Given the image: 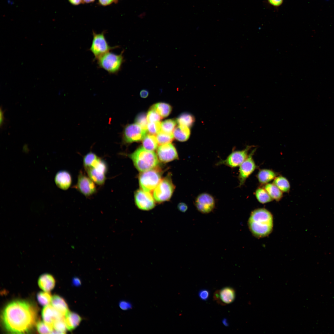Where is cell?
<instances>
[{
    "label": "cell",
    "mask_w": 334,
    "mask_h": 334,
    "mask_svg": "<svg viewBox=\"0 0 334 334\" xmlns=\"http://www.w3.org/2000/svg\"><path fill=\"white\" fill-rule=\"evenodd\" d=\"M37 318L36 307L32 303L22 300L8 303L2 310L1 315L3 327L11 333L29 332L35 326Z\"/></svg>",
    "instance_id": "cell-1"
},
{
    "label": "cell",
    "mask_w": 334,
    "mask_h": 334,
    "mask_svg": "<svg viewBox=\"0 0 334 334\" xmlns=\"http://www.w3.org/2000/svg\"><path fill=\"white\" fill-rule=\"evenodd\" d=\"M222 322L223 324L225 326L227 327L229 325V324L227 322V320L225 318L223 319L222 321Z\"/></svg>",
    "instance_id": "cell-49"
},
{
    "label": "cell",
    "mask_w": 334,
    "mask_h": 334,
    "mask_svg": "<svg viewBox=\"0 0 334 334\" xmlns=\"http://www.w3.org/2000/svg\"><path fill=\"white\" fill-rule=\"evenodd\" d=\"M42 316L45 322L53 326L55 321L65 317L59 313L52 305L49 304L43 309Z\"/></svg>",
    "instance_id": "cell-17"
},
{
    "label": "cell",
    "mask_w": 334,
    "mask_h": 334,
    "mask_svg": "<svg viewBox=\"0 0 334 334\" xmlns=\"http://www.w3.org/2000/svg\"><path fill=\"white\" fill-rule=\"evenodd\" d=\"M88 176L96 184L102 185L106 179L108 170L107 164L103 161L96 163L93 167L86 169Z\"/></svg>",
    "instance_id": "cell-12"
},
{
    "label": "cell",
    "mask_w": 334,
    "mask_h": 334,
    "mask_svg": "<svg viewBox=\"0 0 334 334\" xmlns=\"http://www.w3.org/2000/svg\"><path fill=\"white\" fill-rule=\"evenodd\" d=\"M99 157L94 153L90 151L84 157L83 164L86 169L92 167Z\"/></svg>",
    "instance_id": "cell-30"
},
{
    "label": "cell",
    "mask_w": 334,
    "mask_h": 334,
    "mask_svg": "<svg viewBox=\"0 0 334 334\" xmlns=\"http://www.w3.org/2000/svg\"><path fill=\"white\" fill-rule=\"evenodd\" d=\"M268 3L272 6L278 7L283 3L284 0H267Z\"/></svg>",
    "instance_id": "cell-41"
},
{
    "label": "cell",
    "mask_w": 334,
    "mask_h": 334,
    "mask_svg": "<svg viewBox=\"0 0 334 334\" xmlns=\"http://www.w3.org/2000/svg\"><path fill=\"white\" fill-rule=\"evenodd\" d=\"M273 183L282 192L288 193L290 191V185L288 180L282 176H277Z\"/></svg>",
    "instance_id": "cell-27"
},
{
    "label": "cell",
    "mask_w": 334,
    "mask_h": 334,
    "mask_svg": "<svg viewBox=\"0 0 334 334\" xmlns=\"http://www.w3.org/2000/svg\"><path fill=\"white\" fill-rule=\"evenodd\" d=\"M118 1L117 0H98V3L101 6H106L113 3H116Z\"/></svg>",
    "instance_id": "cell-42"
},
{
    "label": "cell",
    "mask_w": 334,
    "mask_h": 334,
    "mask_svg": "<svg viewBox=\"0 0 334 334\" xmlns=\"http://www.w3.org/2000/svg\"><path fill=\"white\" fill-rule=\"evenodd\" d=\"M157 156L153 151L140 147L128 156L135 168L141 172L154 169L159 163Z\"/></svg>",
    "instance_id": "cell-3"
},
{
    "label": "cell",
    "mask_w": 334,
    "mask_h": 334,
    "mask_svg": "<svg viewBox=\"0 0 334 334\" xmlns=\"http://www.w3.org/2000/svg\"><path fill=\"white\" fill-rule=\"evenodd\" d=\"M52 305L61 315L65 316L69 311L67 304L64 299L58 295H54L52 298Z\"/></svg>",
    "instance_id": "cell-21"
},
{
    "label": "cell",
    "mask_w": 334,
    "mask_h": 334,
    "mask_svg": "<svg viewBox=\"0 0 334 334\" xmlns=\"http://www.w3.org/2000/svg\"><path fill=\"white\" fill-rule=\"evenodd\" d=\"M256 150V148H254L239 166L238 176L239 187H241L244 184L246 179L257 167L253 158V156Z\"/></svg>",
    "instance_id": "cell-10"
},
{
    "label": "cell",
    "mask_w": 334,
    "mask_h": 334,
    "mask_svg": "<svg viewBox=\"0 0 334 334\" xmlns=\"http://www.w3.org/2000/svg\"><path fill=\"white\" fill-rule=\"evenodd\" d=\"M177 124L186 126L190 128L195 122V118L191 114L184 113L180 114L176 119Z\"/></svg>",
    "instance_id": "cell-29"
},
{
    "label": "cell",
    "mask_w": 334,
    "mask_h": 334,
    "mask_svg": "<svg viewBox=\"0 0 334 334\" xmlns=\"http://www.w3.org/2000/svg\"></svg>",
    "instance_id": "cell-50"
},
{
    "label": "cell",
    "mask_w": 334,
    "mask_h": 334,
    "mask_svg": "<svg viewBox=\"0 0 334 334\" xmlns=\"http://www.w3.org/2000/svg\"><path fill=\"white\" fill-rule=\"evenodd\" d=\"M119 306L123 310H127L132 308V306L131 303L125 301H122L119 303Z\"/></svg>",
    "instance_id": "cell-40"
},
{
    "label": "cell",
    "mask_w": 334,
    "mask_h": 334,
    "mask_svg": "<svg viewBox=\"0 0 334 334\" xmlns=\"http://www.w3.org/2000/svg\"><path fill=\"white\" fill-rule=\"evenodd\" d=\"M139 94L141 97L144 98L148 97L149 92L146 89H143L140 91Z\"/></svg>",
    "instance_id": "cell-46"
},
{
    "label": "cell",
    "mask_w": 334,
    "mask_h": 334,
    "mask_svg": "<svg viewBox=\"0 0 334 334\" xmlns=\"http://www.w3.org/2000/svg\"><path fill=\"white\" fill-rule=\"evenodd\" d=\"M198 295L201 299L203 301H206L209 297V292L207 289H202L199 291Z\"/></svg>",
    "instance_id": "cell-39"
},
{
    "label": "cell",
    "mask_w": 334,
    "mask_h": 334,
    "mask_svg": "<svg viewBox=\"0 0 334 334\" xmlns=\"http://www.w3.org/2000/svg\"><path fill=\"white\" fill-rule=\"evenodd\" d=\"M105 31L100 33L92 31L93 38L89 50L94 56V60H97L105 54L110 50L117 48L118 46H110L105 36Z\"/></svg>",
    "instance_id": "cell-5"
},
{
    "label": "cell",
    "mask_w": 334,
    "mask_h": 334,
    "mask_svg": "<svg viewBox=\"0 0 334 334\" xmlns=\"http://www.w3.org/2000/svg\"><path fill=\"white\" fill-rule=\"evenodd\" d=\"M49 292H40L37 294V299L39 303L42 306L49 305L51 302V296Z\"/></svg>",
    "instance_id": "cell-34"
},
{
    "label": "cell",
    "mask_w": 334,
    "mask_h": 334,
    "mask_svg": "<svg viewBox=\"0 0 334 334\" xmlns=\"http://www.w3.org/2000/svg\"><path fill=\"white\" fill-rule=\"evenodd\" d=\"M174 186L170 178L166 177L161 180L153 191V197L159 203L168 200L171 197Z\"/></svg>",
    "instance_id": "cell-8"
},
{
    "label": "cell",
    "mask_w": 334,
    "mask_h": 334,
    "mask_svg": "<svg viewBox=\"0 0 334 334\" xmlns=\"http://www.w3.org/2000/svg\"><path fill=\"white\" fill-rule=\"evenodd\" d=\"M135 123L139 125L143 129L147 131L148 122L147 114L144 112L139 113L136 117L135 119Z\"/></svg>",
    "instance_id": "cell-36"
},
{
    "label": "cell",
    "mask_w": 334,
    "mask_h": 334,
    "mask_svg": "<svg viewBox=\"0 0 334 334\" xmlns=\"http://www.w3.org/2000/svg\"><path fill=\"white\" fill-rule=\"evenodd\" d=\"M53 331L52 333H66L67 329L65 321V317L55 321L53 324Z\"/></svg>",
    "instance_id": "cell-32"
},
{
    "label": "cell",
    "mask_w": 334,
    "mask_h": 334,
    "mask_svg": "<svg viewBox=\"0 0 334 334\" xmlns=\"http://www.w3.org/2000/svg\"><path fill=\"white\" fill-rule=\"evenodd\" d=\"M134 197L136 205L140 210H149L153 208L155 206L154 198L150 192L142 189L139 190L135 192Z\"/></svg>",
    "instance_id": "cell-14"
},
{
    "label": "cell",
    "mask_w": 334,
    "mask_h": 334,
    "mask_svg": "<svg viewBox=\"0 0 334 334\" xmlns=\"http://www.w3.org/2000/svg\"><path fill=\"white\" fill-rule=\"evenodd\" d=\"M2 107L1 106L0 111V126L1 129L3 128V125L5 124V118L4 117V113L5 110H3Z\"/></svg>",
    "instance_id": "cell-43"
},
{
    "label": "cell",
    "mask_w": 334,
    "mask_h": 334,
    "mask_svg": "<svg viewBox=\"0 0 334 334\" xmlns=\"http://www.w3.org/2000/svg\"><path fill=\"white\" fill-rule=\"evenodd\" d=\"M124 52L122 51L118 55L110 52L105 54L96 60L98 67L110 74H117L125 61Z\"/></svg>",
    "instance_id": "cell-4"
},
{
    "label": "cell",
    "mask_w": 334,
    "mask_h": 334,
    "mask_svg": "<svg viewBox=\"0 0 334 334\" xmlns=\"http://www.w3.org/2000/svg\"><path fill=\"white\" fill-rule=\"evenodd\" d=\"M72 283L73 285L75 286L78 287L81 284V281L80 279L78 277H74L72 279Z\"/></svg>",
    "instance_id": "cell-45"
},
{
    "label": "cell",
    "mask_w": 334,
    "mask_h": 334,
    "mask_svg": "<svg viewBox=\"0 0 334 334\" xmlns=\"http://www.w3.org/2000/svg\"><path fill=\"white\" fill-rule=\"evenodd\" d=\"M255 146H247L242 150L233 151L225 160L216 164L217 166L224 165L231 168L239 166L247 157L249 151Z\"/></svg>",
    "instance_id": "cell-9"
},
{
    "label": "cell",
    "mask_w": 334,
    "mask_h": 334,
    "mask_svg": "<svg viewBox=\"0 0 334 334\" xmlns=\"http://www.w3.org/2000/svg\"><path fill=\"white\" fill-rule=\"evenodd\" d=\"M71 4L74 6H77L83 3V0H68Z\"/></svg>",
    "instance_id": "cell-47"
},
{
    "label": "cell",
    "mask_w": 334,
    "mask_h": 334,
    "mask_svg": "<svg viewBox=\"0 0 334 334\" xmlns=\"http://www.w3.org/2000/svg\"><path fill=\"white\" fill-rule=\"evenodd\" d=\"M95 0H83V3H90L94 2Z\"/></svg>",
    "instance_id": "cell-48"
},
{
    "label": "cell",
    "mask_w": 334,
    "mask_h": 334,
    "mask_svg": "<svg viewBox=\"0 0 334 334\" xmlns=\"http://www.w3.org/2000/svg\"><path fill=\"white\" fill-rule=\"evenodd\" d=\"M36 327L38 332L41 334L52 333L53 331V326L42 321L37 322Z\"/></svg>",
    "instance_id": "cell-35"
},
{
    "label": "cell",
    "mask_w": 334,
    "mask_h": 334,
    "mask_svg": "<svg viewBox=\"0 0 334 334\" xmlns=\"http://www.w3.org/2000/svg\"><path fill=\"white\" fill-rule=\"evenodd\" d=\"M161 173L153 169L142 172L139 177V182L142 189L150 192L154 190L161 181Z\"/></svg>",
    "instance_id": "cell-7"
},
{
    "label": "cell",
    "mask_w": 334,
    "mask_h": 334,
    "mask_svg": "<svg viewBox=\"0 0 334 334\" xmlns=\"http://www.w3.org/2000/svg\"><path fill=\"white\" fill-rule=\"evenodd\" d=\"M235 296V291L233 288L226 287L216 291L213 295V299L218 304L225 306L233 302Z\"/></svg>",
    "instance_id": "cell-15"
},
{
    "label": "cell",
    "mask_w": 334,
    "mask_h": 334,
    "mask_svg": "<svg viewBox=\"0 0 334 334\" xmlns=\"http://www.w3.org/2000/svg\"><path fill=\"white\" fill-rule=\"evenodd\" d=\"M55 181L59 188L63 190H66L71 184V176L69 173L66 171H60L56 174Z\"/></svg>",
    "instance_id": "cell-18"
},
{
    "label": "cell",
    "mask_w": 334,
    "mask_h": 334,
    "mask_svg": "<svg viewBox=\"0 0 334 334\" xmlns=\"http://www.w3.org/2000/svg\"><path fill=\"white\" fill-rule=\"evenodd\" d=\"M117 0L118 1V0Z\"/></svg>",
    "instance_id": "cell-51"
},
{
    "label": "cell",
    "mask_w": 334,
    "mask_h": 334,
    "mask_svg": "<svg viewBox=\"0 0 334 334\" xmlns=\"http://www.w3.org/2000/svg\"><path fill=\"white\" fill-rule=\"evenodd\" d=\"M194 203L197 210L203 214L211 212L215 206L214 198L212 195L207 193H202L198 195Z\"/></svg>",
    "instance_id": "cell-13"
},
{
    "label": "cell",
    "mask_w": 334,
    "mask_h": 334,
    "mask_svg": "<svg viewBox=\"0 0 334 334\" xmlns=\"http://www.w3.org/2000/svg\"><path fill=\"white\" fill-rule=\"evenodd\" d=\"M264 188L273 200L279 201L283 197V192L273 183L265 184Z\"/></svg>",
    "instance_id": "cell-25"
},
{
    "label": "cell",
    "mask_w": 334,
    "mask_h": 334,
    "mask_svg": "<svg viewBox=\"0 0 334 334\" xmlns=\"http://www.w3.org/2000/svg\"><path fill=\"white\" fill-rule=\"evenodd\" d=\"M82 320V318L78 314L69 311L65 317L67 329L70 331L74 330L79 325Z\"/></svg>",
    "instance_id": "cell-20"
},
{
    "label": "cell",
    "mask_w": 334,
    "mask_h": 334,
    "mask_svg": "<svg viewBox=\"0 0 334 334\" xmlns=\"http://www.w3.org/2000/svg\"><path fill=\"white\" fill-rule=\"evenodd\" d=\"M39 287L44 291L49 292L54 287L55 280L51 275L45 273L41 275L38 280Z\"/></svg>",
    "instance_id": "cell-19"
},
{
    "label": "cell",
    "mask_w": 334,
    "mask_h": 334,
    "mask_svg": "<svg viewBox=\"0 0 334 334\" xmlns=\"http://www.w3.org/2000/svg\"><path fill=\"white\" fill-rule=\"evenodd\" d=\"M151 108L154 109L162 118L168 116L172 109L171 106L164 102H159L153 105Z\"/></svg>",
    "instance_id": "cell-24"
},
{
    "label": "cell",
    "mask_w": 334,
    "mask_h": 334,
    "mask_svg": "<svg viewBox=\"0 0 334 334\" xmlns=\"http://www.w3.org/2000/svg\"><path fill=\"white\" fill-rule=\"evenodd\" d=\"M191 134L190 128L182 125L178 124L173 132L174 137L178 140L184 142L187 140Z\"/></svg>",
    "instance_id": "cell-22"
},
{
    "label": "cell",
    "mask_w": 334,
    "mask_h": 334,
    "mask_svg": "<svg viewBox=\"0 0 334 334\" xmlns=\"http://www.w3.org/2000/svg\"><path fill=\"white\" fill-rule=\"evenodd\" d=\"M277 175V173L271 169H262L258 172L257 178L259 183L263 185L274 180Z\"/></svg>",
    "instance_id": "cell-23"
},
{
    "label": "cell",
    "mask_w": 334,
    "mask_h": 334,
    "mask_svg": "<svg viewBox=\"0 0 334 334\" xmlns=\"http://www.w3.org/2000/svg\"><path fill=\"white\" fill-rule=\"evenodd\" d=\"M156 137L158 144L161 145L170 143L173 139V134H169L162 131L156 135Z\"/></svg>",
    "instance_id": "cell-33"
},
{
    "label": "cell",
    "mask_w": 334,
    "mask_h": 334,
    "mask_svg": "<svg viewBox=\"0 0 334 334\" xmlns=\"http://www.w3.org/2000/svg\"><path fill=\"white\" fill-rule=\"evenodd\" d=\"M177 124L176 119H168L161 122V131L165 133L173 134L175 127Z\"/></svg>",
    "instance_id": "cell-31"
},
{
    "label": "cell",
    "mask_w": 334,
    "mask_h": 334,
    "mask_svg": "<svg viewBox=\"0 0 334 334\" xmlns=\"http://www.w3.org/2000/svg\"><path fill=\"white\" fill-rule=\"evenodd\" d=\"M147 131L136 123L128 124L124 127L123 130L122 143L129 144L142 140Z\"/></svg>",
    "instance_id": "cell-6"
},
{
    "label": "cell",
    "mask_w": 334,
    "mask_h": 334,
    "mask_svg": "<svg viewBox=\"0 0 334 334\" xmlns=\"http://www.w3.org/2000/svg\"><path fill=\"white\" fill-rule=\"evenodd\" d=\"M255 195L257 200L260 203L264 204L273 200L264 188L258 187L255 192Z\"/></svg>",
    "instance_id": "cell-28"
},
{
    "label": "cell",
    "mask_w": 334,
    "mask_h": 334,
    "mask_svg": "<svg viewBox=\"0 0 334 334\" xmlns=\"http://www.w3.org/2000/svg\"><path fill=\"white\" fill-rule=\"evenodd\" d=\"M178 208L181 212H185L187 210L188 207L185 203H181L178 204Z\"/></svg>",
    "instance_id": "cell-44"
},
{
    "label": "cell",
    "mask_w": 334,
    "mask_h": 334,
    "mask_svg": "<svg viewBox=\"0 0 334 334\" xmlns=\"http://www.w3.org/2000/svg\"><path fill=\"white\" fill-rule=\"evenodd\" d=\"M161 131V122L160 121L148 123L147 131L150 134L156 135Z\"/></svg>",
    "instance_id": "cell-37"
},
{
    "label": "cell",
    "mask_w": 334,
    "mask_h": 334,
    "mask_svg": "<svg viewBox=\"0 0 334 334\" xmlns=\"http://www.w3.org/2000/svg\"><path fill=\"white\" fill-rule=\"evenodd\" d=\"M156 135L150 134H147L142 140L143 147L145 149L154 151L157 148L158 143Z\"/></svg>",
    "instance_id": "cell-26"
},
{
    "label": "cell",
    "mask_w": 334,
    "mask_h": 334,
    "mask_svg": "<svg viewBox=\"0 0 334 334\" xmlns=\"http://www.w3.org/2000/svg\"><path fill=\"white\" fill-rule=\"evenodd\" d=\"M248 225L250 232L255 237L261 238L267 236L272 230V215L265 208L255 209L250 213Z\"/></svg>",
    "instance_id": "cell-2"
},
{
    "label": "cell",
    "mask_w": 334,
    "mask_h": 334,
    "mask_svg": "<svg viewBox=\"0 0 334 334\" xmlns=\"http://www.w3.org/2000/svg\"><path fill=\"white\" fill-rule=\"evenodd\" d=\"M157 155L159 160L164 162H169L178 158L177 150L171 143L159 146L157 150Z\"/></svg>",
    "instance_id": "cell-16"
},
{
    "label": "cell",
    "mask_w": 334,
    "mask_h": 334,
    "mask_svg": "<svg viewBox=\"0 0 334 334\" xmlns=\"http://www.w3.org/2000/svg\"><path fill=\"white\" fill-rule=\"evenodd\" d=\"M95 182L82 171L79 172L77 183L74 188L86 197L90 196L96 192Z\"/></svg>",
    "instance_id": "cell-11"
},
{
    "label": "cell",
    "mask_w": 334,
    "mask_h": 334,
    "mask_svg": "<svg viewBox=\"0 0 334 334\" xmlns=\"http://www.w3.org/2000/svg\"><path fill=\"white\" fill-rule=\"evenodd\" d=\"M148 122L160 121L162 118L154 109L150 108L147 114Z\"/></svg>",
    "instance_id": "cell-38"
}]
</instances>
